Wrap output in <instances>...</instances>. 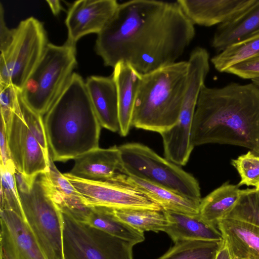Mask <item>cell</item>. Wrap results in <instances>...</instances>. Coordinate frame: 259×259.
<instances>
[{"label":"cell","instance_id":"obj_12","mask_svg":"<svg viewBox=\"0 0 259 259\" xmlns=\"http://www.w3.org/2000/svg\"><path fill=\"white\" fill-rule=\"evenodd\" d=\"M1 257L48 259L24 215L22 208L1 207Z\"/></svg>","mask_w":259,"mask_h":259},{"label":"cell","instance_id":"obj_14","mask_svg":"<svg viewBox=\"0 0 259 259\" xmlns=\"http://www.w3.org/2000/svg\"><path fill=\"white\" fill-rule=\"evenodd\" d=\"M256 0H178L177 3L193 24L219 25L236 17Z\"/></svg>","mask_w":259,"mask_h":259},{"label":"cell","instance_id":"obj_16","mask_svg":"<svg viewBox=\"0 0 259 259\" xmlns=\"http://www.w3.org/2000/svg\"><path fill=\"white\" fill-rule=\"evenodd\" d=\"M93 108L102 127L119 132L117 89L112 76H91L85 81Z\"/></svg>","mask_w":259,"mask_h":259},{"label":"cell","instance_id":"obj_31","mask_svg":"<svg viewBox=\"0 0 259 259\" xmlns=\"http://www.w3.org/2000/svg\"><path fill=\"white\" fill-rule=\"evenodd\" d=\"M21 92L12 85L0 83L1 114L6 125L11 119Z\"/></svg>","mask_w":259,"mask_h":259},{"label":"cell","instance_id":"obj_38","mask_svg":"<svg viewBox=\"0 0 259 259\" xmlns=\"http://www.w3.org/2000/svg\"><path fill=\"white\" fill-rule=\"evenodd\" d=\"M259 192V188L256 189Z\"/></svg>","mask_w":259,"mask_h":259},{"label":"cell","instance_id":"obj_37","mask_svg":"<svg viewBox=\"0 0 259 259\" xmlns=\"http://www.w3.org/2000/svg\"><path fill=\"white\" fill-rule=\"evenodd\" d=\"M254 83L259 88V78L256 79L254 80Z\"/></svg>","mask_w":259,"mask_h":259},{"label":"cell","instance_id":"obj_4","mask_svg":"<svg viewBox=\"0 0 259 259\" xmlns=\"http://www.w3.org/2000/svg\"><path fill=\"white\" fill-rule=\"evenodd\" d=\"M187 61L176 62L141 75L132 125L161 134L178 121L187 86Z\"/></svg>","mask_w":259,"mask_h":259},{"label":"cell","instance_id":"obj_19","mask_svg":"<svg viewBox=\"0 0 259 259\" xmlns=\"http://www.w3.org/2000/svg\"><path fill=\"white\" fill-rule=\"evenodd\" d=\"M259 34V0L234 19L218 25L211 46L219 53L228 47Z\"/></svg>","mask_w":259,"mask_h":259},{"label":"cell","instance_id":"obj_6","mask_svg":"<svg viewBox=\"0 0 259 259\" xmlns=\"http://www.w3.org/2000/svg\"><path fill=\"white\" fill-rule=\"evenodd\" d=\"M76 65L75 46L48 43L21 91L26 104L41 116L61 94Z\"/></svg>","mask_w":259,"mask_h":259},{"label":"cell","instance_id":"obj_3","mask_svg":"<svg viewBox=\"0 0 259 259\" xmlns=\"http://www.w3.org/2000/svg\"><path fill=\"white\" fill-rule=\"evenodd\" d=\"M44 120L54 161L66 162L99 147L101 129L85 82L73 73Z\"/></svg>","mask_w":259,"mask_h":259},{"label":"cell","instance_id":"obj_36","mask_svg":"<svg viewBox=\"0 0 259 259\" xmlns=\"http://www.w3.org/2000/svg\"><path fill=\"white\" fill-rule=\"evenodd\" d=\"M46 2L54 15H57L60 12L62 8L59 1L47 0Z\"/></svg>","mask_w":259,"mask_h":259},{"label":"cell","instance_id":"obj_7","mask_svg":"<svg viewBox=\"0 0 259 259\" xmlns=\"http://www.w3.org/2000/svg\"><path fill=\"white\" fill-rule=\"evenodd\" d=\"M18 191L25 219L48 259H66L63 215L49 194L45 173Z\"/></svg>","mask_w":259,"mask_h":259},{"label":"cell","instance_id":"obj_21","mask_svg":"<svg viewBox=\"0 0 259 259\" xmlns=\"http://www.w3.org/2000/svg\"><path fill=\"white\" fill-rule=\"evenodd\" d=\"M50 155L48 167L45 172L49 194L61 210L71 213L80 220L90 211L83 203L81 195L68 180L57 169Z\"/></svg>","mask_w":259,"mask_h":259},{"label":"cell","instance_id":"obj_11","mask_svg":"<svg viewBox=\"0 0 259 259\" xmlns=\"http://www.w3.org/2000/svg\"><path fill=\"white\" fill-rule=\"evenodd\" d=\"M61 210L64 238L76 259H133V244L103 233L99 244L95 242L85 226L69 211Z\"/></svg>","mask_w":259,"mask_h":259},{"label":"cell","instance_id":"obj_33","mask_svg":"<svg viewBox=\"0 0 259 259\" xmlns=\"http://www.w3.org/2000/svg\"><path fill=\"white\" fill-rule=\"evenodd\" d=\"M4 13L2 5H0V50L1 54L5 52L12 42L15 29H9L4 20Z\"/></svg>","mask_w":259,"mask_h":259},{"label":"cell","instance_id":"obj_30","mask_svg":"<svg viewBox=\"0 0 259 259\" xmlns=\"http://www.w3.org/2000/svg\"><path fill=\"white\" fill-rule=\"evenodd\" d=\"M231 164L239 173L241 180L237 184L259 188V156L251 151L231 160Z\"/></svg>","mask_w":259,"mask_h":259},{"label":"cell","instance_id":"obj_18","mask_svg":"<svg viewBox=\"0 0 259 259\" xmlns=\"http://www.w3.org/2000/svg\"><path fill=\"white\" fill-rule=\"evenodd\" d=\"M112 75L117 89L119 134L125 137L132 125L135 102L142 74L126 63L120 62L114 67Z\"/></svg>","mask_w":259,"mask_h":259},{"label":"cell","instance_id":"obj_32","mask_svg":"<svg viewBox=\"0 0 259 259\" xmlns=\"http://www.w3.org/2000/svg\"><path fill=\"white\" fill-rule=\"evenodd\" d=\"M225 72L251 80L259 78V57L237 63L229 68Z\"/></svg>","mask_w":259,"mask_h":259},{"label":"cell","instance_id":"obj_13","mask_svg":"<svg viewBox=\"0 0 259 259\" xmlns=\"http://www.w3.org/2000/svg\"><path fill=\"white\" fill-rule=\"evenodd\" d=\"M119 4L115 0H81L70 7L65 20L67 42L75 46L83 36L99 34L113 17Z\"/></svg>","mask_w":259,"mask_h":259},{"label":"cell","instance_id":"obj_25","mask_svg":"<svg viewBox=\"0 0 259 259\" xmlns=\"http://www.w3.org/2000/svg\"><path fill=\"white\" fill-rule=\"evenodd\" d=\"M114 215L134 228L144 232L164 231L168 224L164 209H113Z\"/></svg>","mask_w":259,"mask_h":259},{"label":"cell","instance_id":"obj_1","mask_svg":"<svg viewBox=\"0 0 259 259\" xmlns=\"http://www.w3.org/2000/svg\"><path fill=\"white\" fill-rule=\"evenodd\" d=\"M194 25L177 1H129L98 34L95 50L105 65L123 62L143 75L176 62L195 36Z\"/></svg>","mask_w":259,"mask_h":259},{"label":"cell","instance_id":"obj_22","mask_svg":"<svg viewBox=\"0 0 259 259\" xmlns=\"http://www.w3.org/2000/svg\"><path fill=\"white\" fill-rule=\"evenodd\" d=\"M78 221L85 226L126 241L134 245L145 240L144 232L118 219L114 215L112 209L91 208L89 212Z\"/></svg>","mask_w":259,"mask_h":259},{"label":"cell","instance_id":"obj_34","mask_svg":"<svg viewBox=\"0 0 259 259\" xmlns=\"http://www.w3.org/2000/svg\"><path fill=\"white\" fill-rule=\"evenodd\" d=\"M0 149L1 165L5 166L12 160L8 147L6 125L2 118H1Z\"/></svg>","mask_w":259,"mask_h":259},{"label":"cell","instance_id":"obj_23","mask_svg":"<svg viewBox=\"0 0 259 259\" xmlns=\"http://www.w3.org/2000/svg\"><path fill=\"white\" fill-rule=\"evenodd\" d=\"M226 182L201 199L199 214L205 222L217 226L233 208L242 190Z\"/></svg>","mask_w":259,"mask_h":259},{"label":"cell","instance_id":"obj_5","mask_svg":"<svg viewBox=\"0 0 259 259\" xmlns=\"http://www.w3.org/2000/svg\"><path fill=\"white\" fill-rule=\"evenodd\" d=\"M6 129L10 155L16 170L28 177L45 173L50 153L44 120L26 104L21 92Z\"/></svg>","mask_w":259,"mask_h":259},{"label":"cell","instance_id":"obj_28","mask_svg":"<svg viewBox=\"0 0 259 259\" xmlns=\"http://www.w3.org/2000/svg\"><path fill=\"white\" fill-rule=\"evenodd\" d=\"M225 218L259 227V192L255 188L242 190L239 199Z\"/></svg>","mask_w":259,"mask_h":259},{"label":"cell","instance_id":"obj_15","mask_svg":"<svg viewBox=\"0 0 259 259\" xmlns=\"http://www.w3.org/2000/svg\"><path fill=\"white\" fill-rule=\"evenodd\" d=\"M74 160V165L69 173L78 178L106 180L113 178L121 170L120 152L116 146L108 148L98 147Z\"/></svg>","mask_w":259,"mask_h":259},{"label":"cell","instance_id":"obj_35","mask_svg":"<svg viewBox=\"0 0 259 259\" xmlns=\"http://www.w3.org/2000/svg\"><path fill=\"white\" fill-rule=\"evenodd\" d=\"M215 259H233L228 246L224 240Z\"/></svg>","mask_w":259,"mask_h":259},{"label":"cell","instance_id":"obj_29","mask_svg":"<svg viewBox=\"0 0 259 259\" xmlns=\"http://www.w3.org/2000/svg\"><path fill=\"white\" fill-rule=\"evenodd\" d=\"M16 168L13 161L1 165V207H22L15 178Z\"/></svg>","mask_w":259,"mask_h":259},{"label":"cell","instance_id":"obj_10","mask_svg":"<svg viewBox=\"0 0 259 259\" xmlns=\"http://www.w3.org/2000/svg\"><path fill=\"white\" fill-rule=\"evenodd\" d=\"M64 175L79 193L88 207L162 209L124 174L119 172L111 179L101 181L78 178L69 172Z\"/></svg>","mask_w":259,"mask_h":259},{"label":"cell","instance_id":"obj_9","mask_svg":"<svg viewBox=\"0 0 259 259\" xmlns=\"http://www.w3.org/2000/svg\"><path fill=\"white\" fill-rule=\"evenodd\" d=\"M48 44L44 27L31 17L15 28L13 40L0 56V83L12 85L22 91L39 61Z\"/></svg>","mask_w":259,"mask_h":259},{"label":"cell","instance_id":"obj_24","mask_svg":"<svg viewBox=\"0 0 259 259\" xmlns=\"http://www.w3.org/2000/svg\"><path fill=\"white\" fill-rule=\"evenodd\" d=\"M130 178L163 209L190 215L199 214L201 201L191 199L171 190L150 182L134 177Z\"/></svg>","mask_w":259,"mask_h":259},{"label":"cell","instance_id":"obj_26","mask_svg":"<svg viewBox=\"0 0 259 259\" xmlns=\"http://www.w3.org/2000/svg\"><path fill=\"white\" fill-rule=\"evenodd\" d=\"M259 57V34L234 44L214 56L211 62L219 72H225L240 62Z\"/></svg>","mask_w":259,"mask_h":259},{"label":"cell","instance_id":"obj_20","mask_svg":"<svg viewBox=\"0 0 259 259\" xmlns=\"http://www.w3.org/2000/svg\"><path fill=\"white\" fill-rule=\"evenodd\" d=\"M165 212L168 224L163 232L174 243L184 240H223L217 226L205 222L199 214L190 215L167 210Z\"/></svg>","mask_w":259,"mask_h":259},{"label":"cell","instance_id":"obj_27","mask_svg":"<svg viewBox=\"0 0 259 259\" xmlns=\"http://www.w3.org/2000/svg\"><path fill=\"white\" fill-rule=\"evenodd\" d=\"M223 240L178 241L158 259H215Z\"/></svg>","mask_w":259,"mask_h":259},{"label":"cell","instance_id":"obj_2","mask_svg":"<svg viewBox=\"0 0 259 259\" xmlns=\"http://www.w3.org/2000/svg\"><path fill=\"white\" fill-rule=\"evenodd\" d=\"M194 147L230 144L259 155V88L253 82L221 88L203 85L192 122Z\"/></svg>","mask_w":259,"mask_h":259},{"label":"cell","instance_id":"obj_8","mask_svg":"<svg viewBox=\"0 0 259 259\" xmlns=\"http://www.w3.org/2000/svg\"><path fill=\"white\" fill-rule=\"evenodd\" d=\"M121 172L175 191L201 201L199 184L180 166L163 158L148 146L128 143L118 146Z\"/></svg>","mask_w":259,"mask_h":259},{"label":"cell","instance_id":"obj_17","mask_svg":"<svg viewBox=\"0 0 259 259\" xmlns=\"http://www.w3.org/2000/svg\"><path fill=\"white\" fill-rule=\"evenodd\" d=\"M217 226L233 259H259V227L229 218Z\"/></svg>","mask_w":259,"mask_h":259}]
</instances>
